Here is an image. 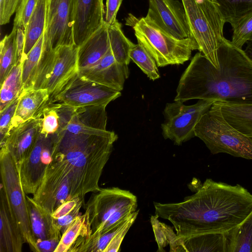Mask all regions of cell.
<instances>
[{
	"label": "cell",
	"mask_w": 252,
	"mask_h": 252,
	"mask_svg": "<svg viewBox=\"0 0 252 252\" xmlns=\"http://www.w3.org/2000/svg\"><path fill=\"white\" fill-rule=\"evenodd\" d=\"M158 218L170 221L179 237L224 233L252 211V194L240 185L207 179L196 193L179 203L154 202Z\"/></svg>",
	"instance_id": "cell-1"
},
{
	"label": "cell",
	"mask_w": 252,
	"mask_h": 252,
	"mask_svg": "<svg viewBox=\"0 0 252 252\" xmlns=\"http://www.w3.org/2000/svg\"><path fill=\"white\" fill-rule=\"evenodd\" d=\"M218 58L219 68L197 53L180 78L174 101L216 99L252 104V61L245 51L224 37Z\"/></svg>",
	"instance_id": "cell-2"
},
{
	"label": "cell",
	"mask_w": 252,
	"mask_h": 252,
	"mask_svg": "<svg viewBox=\"0 0 252 252\" xmlns=\"http://www.w3.org/2000/svg\"><path fill=\"white\" fill-rule=\"evenodd\" d=\"M58 132L56 153L68 171L71 199L99 191V179L118 135L110 131L101 135Z\"/></svg>",
	"instance_id": "cell-3"
},
{
	"label": "cell",
	"mask_w": 252,
	"mask_h": 252,
	"mask_svg": "<svg viewBox=\"0 0 252 252\" xmlns=\"http://www.w3.org/2000/svg\"><path fill=\"white\" fill-rule=\"evenodd\" d=\"M126 25L132 28L138 43L152 56L158 67L181 64L190 58L198 46L191 37L178 39L167 33L145 17L129 14Z\"/></svg>",
	"instance_id": "cell-4"
},
{
	"label": "cell",
	"mask_w": 252,
	"mask_h": 252,
	"mask_svg": "<svg viewBox=\"0 0 252 252\" xmlns=\"http://www.w3.org/2000/svg\"><path fill=\"white\" fill-rule=\"evenodd\" d=\"M185 9L190 36L198 50L217 68L219 67L218 49L226 23L215 0H181Z\"/></svg>",
	"instance_id": "cell-5"
},
{
	"label": "cell",
	"mask_w": 252,
	"mask_h": 252,
	"mask_svg": "<svg viewBox=\"0 0 252 252\" xmlns=\"http://www.w3.org/2000/svg\"><path fill=\"white\" fill-rule=\"evenodd\" d=\"M194 132L213 154L223 153L252 159V137L237 130L210 110L201 118Z\"/></svg>",
	"instance_id": "cell-6"
},
{
	"label": "cell",
	"mask_w": 252,
	"mask_h": 252,
	"mask_svg": "<svg viewBox=\"0 0 252 252\" xmlns=\"http://www.w3.org/2000/svg\"><path fill=\"white\" fill-rule=\"evenodd\" d=\"M94 193L86 207L92 233L106 231L136 211L137 197L128 190L112 187L100 189Z\"/></svg>",
	"instance_id": "cell-7"
},
{
	"label": "cell",
	"mask_w": 252,
	"mask_h": 252,
	"mask_svg": "<svg viewBox=\"0 0 252 252\" xmlns=\"http://www.w3.org/2000/svg\"><path fill=\"white\" fill-rule=\"evenodd\" d=\"M1 186L3 188L10 207L15 215L25 242L31 251L39 252L32 235L26 194L20 181L16 164L4 148L0 150Z\"/></svg>",
	"instance_id": "cell-8"
},
{
	"label": "cell",
	"mask_w": 252,
	"mask_h": 252,
	"mask_svg": "<svg viewBox=\"0 0 252 252\" xmlns=\"http://www.w3.org/2000/svg\"><path fill=\"white\" fill-rule=\"evenodd\" d=\"M217 101L216 99H199L191 105H186L179 101L167 103L163 111L165 121L161 124L163 137L181 145L195 136L197 124Z\"/></svg>",
	"instance_id": "cell-9"
},
{
	"label": "cell",
	"mask_w": 252,
	"mask_h": 252,
	"mask_svg": "<svg viewBox=\"0 0 252 252\" xmlns=\"http://www.w3.org/2000/svg\"><path fill=\"white\" fill-rule=\"evenodd\" d=\"M121 95L120 91L85 79L78 72L74 75L51 99L55 103L76 108L106 105Z\"/></svg>",
	"instance_id": "cell-10"
},
{
	"label": "cell",
	"mask_w": 252,
	"mask_h": 252,
	"mask_svg": "<svg viewBox=\"0 0 252 252\" xmlns=\"http://www.w3.org/2000/svg\"><path fill=\"white\" fill-rule=\"evenodd\" d=\"M68 171L55 152L47 166L42 180L32 197L33 200L52 214L60 206L71 199Z\"/></svg>",
	"instance_id": "cell-11"
},
{
	"label": "cell",
	"mask_w": 252,
	"mask_h": 252,
	"mask_svg": "<svg viewBox=\"0 0 252 252\" xmlns=\"http://www.w3.org/2000/svg\"><path fill=\"white\" fill-rule=\"evenodd\" d=\"M73 0H47L43 51L75 44Z\"/></svg>",
	"instance_id": "cell-12"
},
{
	"label": "cell",
	"mask_w": 252,
	"mask_h": 252,
	"mask_svg": "<svg viewBox=\"0 0 252 252\" xmlns=\"http://www.w3.org/2000/svg\"><path fill=\"white\" fill-rule=\"evenodd\" d=\"M58 141V132L48 135L40 133L30 154L17 167L26 194L33 195L37 190L56 151Z\"/></svg>",
	"instance_id": "cell-13"
},
{
	"label": "cell",
	"mask_w": 252,
	"mask_h": 252,
	"mask_svg": "<svg viewBox=\"0 0 252 252\" xmlns=\"http://www.w3.org/2000/svg\"><path fill=\"white\" fill-rule=\"evenodd\" d=\"M56 105L59 116V130H65L75 134L101 135L109 132L106 130V105H95L76 108Z\"/></svg>",
	"instance_id": "cell-14"
},
{
	"label": "cell",
	"mask_w": 252,
	"mask_h": 252,
	"mask_svg": "<svg viewBox=\"0 0 252 252\" xmlns=\"http://www.w3.org/2000/svg\"><path fill=\"white\" fill-rule=\"evenodd\" d=\"M145 17L159 28L178 39L190 36L187 17L182 2L177 0H148Z\"/></svg>",
	"instance_id": "cell-15"
},
{
	"label": "cell",
	"mask_w": 252,
	"mask_h": 252,
	"mask_svg": "<svg viewBox=\"0 0 252 252\" xmlns=\"http://www.w3.org/2000/svg\"><path fill=\"white\" fill-rule=\"evenodd\" d=\"M32 235L39 252H55L62 234L56 227L51 214L26 195Z\"/></svg>",
	"instance_id": "cell-16"
},
{
	"label": "cell",
	"mask_w": 252,
	"mask_h": 252,
	"mask_svg": "<svg viewBox=\"0 0 252 252\" xmlns=\"http://www.w3.org/2000/svg\"><path fill=\"white\" fill-rule=\"evenodd\" d=\"M104 0H73V38L77 47L82 44L104 22Z\"/></svg>",
	"instance_id": "cell-17"
},
{
	"label": "cell",
	"mask_w": 252,
	"mask_h": 252,
	"mask_svg": "<svg viewBox=\"0 0 252 252\" xmlns=\"http://www.w3.org/2000/svg\"><path fill=\"white\" fill-rule=\"evenodd\" d=\"M41 124L38 115L12 128L0 141V148L9 152L17 167L32 151L40 133Z\"/></svg>",
	"instance_id": "cell-18"
},
{
	"label": "cell",
	"mask_w": 252,
	"mask_h": 252,
	"mask_svg": "<svg viewBox=\"0 0 252 252\" xmlns=\"http://www.w3.org/2000/svg\"><path fill=\"white\" fill-rule=\"evenodd\" d=\"M82 77L121 92L128 77V65L122 64L115 58L111 48L94 65L79 69Z\"/></svg>",
	"instance_id": "cell-19"
},
{
	"label": "cell",
	"mask_w": 252,
	"mask_h": 252,
	"mask_svg": "<svg viewBox=\"0 0 252 252\" xmlns=\"http://www.w3.org/2000/svg\"><path fill=\"white\" fill-rule=\"evenodd\" d=\"M78 47L75 44L61 46L55 50L54 63L45 87L48 91L50 99L78 72Z\"/></svg>",
	"instance_id": "cell-20"
},
{
	"label": "cell",
	"mask_w": 252,
	"mask_h": 252,
	"mask_svg": "<svg viewBox=\"0 0 252 252\" xmlns=\"http://www.w3.org/2000/svg\"><path fill=\"white\" fill-rule=\"evenodd\" d=\"M0 198V252H21L25 240L1 186Z\"/></svg>",
	"instance_id": "cell-21"
},
{
	"label": "cell",
	"mask_w": 252,
	"mask_h": 252,
	"mask_svg": "<svg viewBox=\"0 0 252 252\" xmlns=\"http://www.w3.org/2000/svg\"><path fill=\"white\" fill-rule=\"evenodd\" d=\"M210 110L221 116L237 130L252 137V104L217 101Z\"/></svg>",
	"instance_id": "cell-22"
},
{
	"label": "cell",
	"mask_w": 252,
	"mask_h": 252,
	"mask_svg": "<svg viewBox=\"0 0 252 252\" xmlns=\"http://www.w3.org/2000/svg\"><path fill=\"white\" fill-rule=\"evenodd\" d=\"M107 25L103 24L78 47L79 70L90 67L98 62L110 48Z\"/></svg>",
	"instance_id": "cell-23"
},
{
	"label": "cell",
	"mask_w": 252,
	"mask_h": 252,
	"mask_svg": "<svg viewBox=\"0 0 252 252\" xmlns=\"http://www.w3.org/2000/svg\"><path fill=\"white\" fill-rule=\"evenodd\" d=\"M49 99L50 95L46 89L24 90L19 97L10 129L29 119L37 117L47 105Z\"/></svg>",
	"instance_id": "cell-24"
},
{
	"label": "cell",
	"mask_w": 252,
	"mask_h": 252,
	"mask_svg": "<svg viewBox=\"0 0 252 252\" xmlns=\"http://www.w3.org/2000/svg\"><path fill=\"white\" fill-rule=\"evenodd\" d=\"M179 238L184 252H226L224 233H206Z\"/></svg>",
	"instance_id": "cell-25"
},
{
	"label": "cell",
	"mask_w": 252,
	"mask_h": 252,
	"mask_svg": "<svg viewBox=\"0 0 252 252\" xmlns=\"http://www.w3.org/2000/svg\"><path fill=\"white\" fill-rule=\"evenodd\" d=\"M224 233L226 252H252V211L239 224Z\"/></svg>",
	"instance_id": "cell-26"
},
{
	"label": "cell",
	"mask_w": 252,
	"mask_h": 252,
	"mask_svg": "<svg viewBox=\"0 0 252 252\" xmlns=\"http://www.w3.org/2000/svg\"><path fill=\"white\" fill-rule=\"evenodd\" d=\"M47 0H38L37 4L25 29V45L22 62L43 35L46 13Z\"/></svg>",
	"instance_id": "cell-27"
},
{
	"label": "cell",
	"mask_w": 252,
	"mask_h": 252,
	"mask_svg": "<svg viewBox=\"0 0 252 252\" xmlns=\"http://www.w3.org/2000/svg\"><path fill=\"white\" fill-rule=\"evenodd\" d=\"M23 91L22 62L19 61L0 84V111L18 98Z\"/></svg>",
	"instance_id": "cell-28"
},
{
	"label": "cell",
	"mask_w": 252,
	"mask_h": 252,
	"mask_svg": "<svg viewBox=\"0 0 252 252\" xmlns=\"http://www.w3.org/2000/svg\"><path fill=\"white\" fill-rule=\"evenodd\" d=\"M225 22L232 29L252 14V0H215Z\"/></svg>",
	"instance_id": "cell-29"
},
{
	"label": "cell",
	"mask_w": 252,
	"mask_h": 252,
	"mask_svg": "<svg viewBox=\"0 0 252 252\" xmlns=\"http://www.w3.org/2000/svg\"><path fill=\"white\" fill-rule=\"evenodd\" d=\"M110 48L118 62L128 65L130 58L129 52L135 45L124 34L121 24L117 20L108 27Z\"/></svg>",
	"instance_id": "cell-30"
},
{
	"label": "cell",
	"mask_w": 252,
	"mask_h": 252,
	"mask_svg": "<svg viewBox=\"0 0 252 252\" xmlns=\"http://www.w3.org/2000/svg\"><path fill=\"white\" fill-rule=\"evenodd\" d=\"M158 217L155 215L151 217L150 221L158 244L157 252H163L164 248L169 245L170 252H184L180 240L172 228L160 222Z\"/></svg>",
	"instance_id": "cell-31"
},
{
	"label": "cell",
	"mask_w": 252,
	"mask_h": 252,
	"mask_svg": "<svg viewBox=\"0 0 252 252\" xmlns=\"http://www.w3.org/2000/svg\"><path fill=\"white\" fill-rule=\"evenodd\" d=\"M17 63L16 29L13 28L0 43V85Z\"/></svg>",
	"instance_id": "cell-32"
},
{
	"label": "cell",
	"mask_w": 252,
	"mask_h": 252,
	"mask_svg": "<svg viewBox=\"0 0 252 252\" xmlns=\"http://www.w3.org/2000/svg\"><path fill=\"white\" fill-rule=\"evenodd\" d=\"M89 214L85 211L79 215L62 234L55 252H67L70 246L81 236L92 234Z\"/></svg>",
	"instance_id": "cell-33"
},
{
	"label": "cell",
	"mask_w": 252,
	"mask_h": 252,
	"mask_svg": "<svg viewBox=\"0 0 252 252\" xmlns=\"http://www.w3.org/2000/svg\"><path fill=\"white\" fill-rule=\"evenodd\" d=\"M43 56V35L22 62L24 90L31 89L35 74L42 64Z\"/></svg>",
	"instance_id": "cell-34"
},
{
	"label": "cell",
	"mask_w": 252,
	"mask_h": 252,
	"mask_svg": "<svg viewBox=\"0 0 252 252\" xmlns=\"http://www.w3.org/2000/svg\"><path fill=\"white\" fill-rule=\"evenodd\" d=\"M129 55L150 80L154 81L160 78L156 61L141 44H135L130 50Z\"/></svg>",
	"instance_id": "cell-35"
},
{
	"label": "cell",
	"mask_w": 252,
	"mask_h": 252,
	"mask_svg": "<svg viewBox=\"0 0 252 252\" xmlns=\"http://www.w3.org/2000/svg\"><path fill=\"white\" fill-rule=\"evenodd\" d=\"M38 116L41 119V133L48 135L58 131L60 128L59 116L54 103H48Z\"/></svg>",
	"instance_id": "cell-36"
},
{
	"label": "cell",
	"mask_w": 252,
	"mask_h": 252,
	"mask_svg": "<svg viewBox=\"0 0 252 252\" xmlns=\"http://www.w3.org/2000/svg\"><path fill=\"white\" fill-rule=\"evenodd\" d=\"M232 29L231 42L237 47L242 49L252 37V14Z\"/></svg>",
	"instance_id": "cell-37"
},
{
	"label": "cell",
	"mask_w": 252,
	"mask_h": 252,
	"mask_svg": "<svg viewBox=\"0 0 252 252\" xmlns=\"http://www.w3.org/2000/svg\"><path fill=\"white\" fill-rule=\"evenodd\" d=\"M38 0H22L14 19L13 27L26 29L37 4Z\"/></svg>",
	"instance_id": "cell-38"
},
{
	"label": "cell",
	"mask_w": 252,
	"mask_h": 252,
	"mask_svg": "<svg viewBox=\"0 0 252 252\" xmlns=\"http://www.w3.org/2000/svg\"><path fill=\"white\" fill-rule=\"evenodd\" d=\"M139 210L131 213L128 218L121 225L118 230L112 238L104 252H118L120 251L122 242L128 230L135 220Z\"/></svg>",
	"instance_id": "cell-39"
},
{
	"label": "cell",
	"mask_w": 252,
	"mask_h": 252,
	"mask_svg": "<svg viewBox=\"0 0 252 252\" xmlns=\"http://www.w3.org/2000/svg\"><path fill=\"white\" fill-rule=\"evenodd\" d=\"M19 97L10 103L2 111H0V141L5 138L10 129Z\"/></svg>",
	"instance_id": "cell-40"
},
{
	"label": "cell",
	"mask_w": 252,
	"mask_h": 252,
	"mask_svg": "<svg viewBox=\"0 0 252 252\" xmlns=\"http://www.w3.org/2000/svg\"><path fill=\"white\" fill-rule=\"evenodd\" d=\"M22 0H0V24L10 22L12 15L16 11Z\"/></svg>",
	"instance_id": "cell-41"
},
{
	"label": "cell",
	"mask_w": 252,
	"mask_h": 252,
	"mask_svg": "<svg viewBox=\"0 0 252 252\" xmlns=\"http://www.w3.org/2000/svg\"><path fill=\"white\" fill-rule=\"evenodd\" d=\"M123 0H106L105 7L104 22L109 26L116 20V16Z\"/></svg>",
	"instance_id": "cell-42"
},
{
	"label": "cell",
	"mask_w": 252,
	"mask_h": 252,
	"mask_svg": "<svg viewBox=\"0 0 252 252\" xmlns=\"http://www.w3.org/2000/svg\"><path fill=\"white\" fill-rule=\"evenodd\" d=\"M25 29L22 28L16 29L17 62H22L25 40Z\"/></svg>",
	"instance_id": "cell-43"
},
{
	"label": "cell",
	"mask_w": 252,
	"mask_h": 252,
	"mask_svg": "<svg viewBox=\"0 0 252 252\" xmlns=\"http://www.w3.org/2000/svg\"><path fill=\"white\" fill-rule=\"evenodd\" d=\"M246 47L245 49V52L249 57V58L252 61V38L246 43Z\"/></svg>",
	"instance_id": "cell-44"
}]
</instances>
